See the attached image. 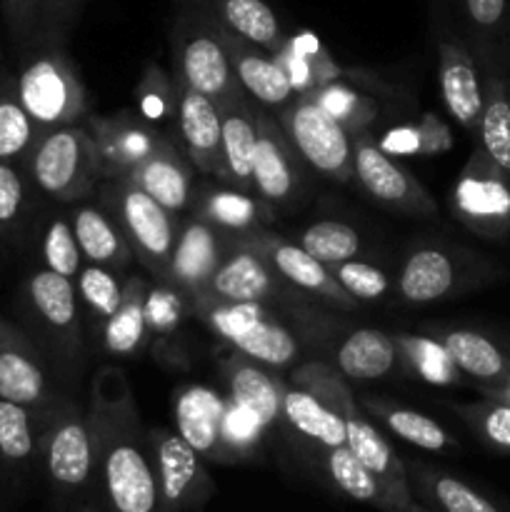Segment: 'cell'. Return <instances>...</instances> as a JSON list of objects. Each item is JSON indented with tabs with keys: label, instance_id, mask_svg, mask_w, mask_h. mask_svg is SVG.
Instances as JSON below:
<instances>
[{
	"label": "cell",
	"instance_id": "1f68e13d",
	"mask_svg": "<svg viewBox=\"0 0 510 512\" xmlns=\"http://www.w3.org/2000/svg\"><path fill=\"white\" fill-rule=\"evenodd\" d=\"M273 58L283 65L285 75L290 78L298 95L348 78L345 70L335 63L333 55L320 45V40L313 33L288 35L283 48Z\"/></svg>",
	"mask_w": 510,
	"mask_h": 512
},
{
	"label": "cell",
	"instance_id": "2e32d148",
	"mask_svg": "<svg viewBox=\"0 0 510 512\" xmlns=\"http://www.w3.org/2000/svg\"><path fill=\"white\" fill-rule=\"evenodd\" d=\"M230 235H238L245 243L253 245V248L273 265V270L280 278L288 280L293 288H298L300 293H305L308 298L323 300L330 308L338 310L358 308V300L335 280V275L330 273L328 265L315 260L300 243H290V240L280 238V235L270 233V230L265 228Z\"/></svg>",
	"mask_w": 510,
	"mask_h": 512
},
{
	"label": "cell",
	"instance_id": "b9f144b4",
	"mask_svg": "<svg viewBox=\"0 0 510 512\" xmlns=\"http://www.w3.org/2000/svg\"><path fill=\"white\" fill-rule=\"evenodd\" d=\"M40 135H43L40 128L20 103L15 78L0 80V160L3 163L23 160L25 163Z\"/></svg>",
	"mask_w": 510,
	"mask_h": 512
},
{
	"label": "cell",
	"instance_id": "9a60e30c",
	"mask_svg": "<svg viewBox=\"0 0 510 512\" xmlns=\"http://www.w3.org/2000/svg\"><path fill=\"white\" fill-rule=\"evenodd\" d=\"M60 393L53 383V365L33 335L0 318V400L40 413Z\"/></svg>",
	"mask_w": 510,
	"mask_h": 512
},
{
	"label": "cell",
	"instance_id": "d6986e66",
	"mask_svg": "<svg viewBox=\"0 0 510 512\" xmlns=\"http://www.w3.org/2000/svg\"><path fill=\"white\" fill-rule=\"evenodd\" d=\"M215 33H218L220 43L228 53L240 88L253 103H258L265 110H280L298 95L290 78L285 75L283 65L268 50L250 43L243 35L233 33L220 20H215Z\"/></svg>",
	"mask_w": 510,
	"mask_h": 512
},
{
	"label": "cell",
	"instance_id": "e0dca14e",
	"mask_svg": "<svg viewBox=\"0 0 510 512\" xmlns=\"http://www.w3.org/2000/svg\"><path fill=\"white\" fill-rule=\"evenodd\" d=\"M85 123L93 133L105 178H128L168 140L133 110H118L108 115L90 113Z\"/></svg>",
	"mask_w": 510,
	"mask_h": 512
},
{
	"label": "cell",
	"instance_id": "ee69618b",
	"mask_svg": "<svg viewBox=\"0 0 510 512\" xmlns=\"http://www.w3.org/2000/svg\"><path fill=\"white\" fill-rule=\"evenodd\" d=\"M300 245L323 265H338L358 258L360 233L343 220H318L300 235Z\"/></svg>",
	"mask_w": 510,
	"mask_h": 512
},
{
	"label": "cell",
	"instance_id": "277c9868",
	"mask_svg": "<svg viewBox=\"0 0 510 512\" xmlns=\"http://www.w3.org/2000/svg\"><path fill=\"white\" fill-rule=\"evenodd\" d=\"M168 53L175 83L208 95L218 108L248 98L235 78L228 53L215 33V18L210 15L170 3Z\"/></svg>",
	"mask_w": 510,
	"mask_h": 512
},
{
	"label": "cell",
	"instance_id": "ab89813d",
	"mask_svg": "<svg viewBox=\"0 0 510 512\" xmlns=\"http://www.w3.org/2000/svg\"><path fill=\"white\" fill-rule=\"evenodd\" d=\"M483 153L498 165L503 173H510V98L500 80H483V115L478 125Z\"/></svg>",
	"mask_w": 510,
	"mask_h": 512
},
{
	"label": "cell",
	"instance_id": "cb8c5ba5",
	"mask_svg": "<svg viewBox=\"0 0 510 512\" xmlns=\"http://www.w3.org/2000/svg\"><path fill=\"white\" fill-rule=\"evenodd\" d=\"M220 373L228 388V398L248 410L265 430L283 420V393L288 383L275 378L268 365L233 353L220 360Z\"/></svg>",
	"mask_w": 510,
	"mask_h": 512
},
{
	"label": "cell",
	"instance_id": "603a6c76",
	"mask_svg": "<svg viewBox=\"0 0 510 512\" xmlns=\"http://www.w3.org/2000/svg\"><path fill=\"white\" fill-rule=\"evenodd\" d=\"M490 165L485 153L473 155L450 190L453 215L470 228H493L510 218V190Z\"/></svg>",
	"mask_w": 510,
	"mask_h": 512
},
{
	"label": "cell",
	"instance_id": "9f6ffc18",
	"mask_svg": "<svg viewBox=\"0 0 510 512\" xmlns=\"http://www.w3.org/2000/svg\"><path fill=\"white\" fill-rule=\"evenodd\" d=\"M415 130H418V155H440L453 148V135L440 115L423 113L415 123Z\"/></svg>",
	"mask_w": 510,
	"mask_h": 512
},
{
	"label": "cell",
	"instance_id": "f1b7e54d",
	"mask_svg": "<svg viewBox=\"0 0 510 512\" xmlns=\"http://www.w3.org/2000/svg\"><path fill=\"white\" fill-rule=\"evenodd\" d=\"M70 223H73L75 238H78L85 263L103 265V268L118 270L120 273V270H125L135 260L123 230L118 228L113 215L100 203L75 208Z\"/></svg>",
	"mask_w": 510,
	"mask_h": 512
},
{
	"label": "cell",
	"instance_id": "91938a15",
	"mask_svg": "<svg viewBox=\"0 0 510 512\" xmlns=\"http://www.w3.org/2000/svg\"><path fill=\"white\" fill-rule=\"evenodd\" d=\"M83 512H95V510H83Z\"/></svg>",
	"mask_w": 510,
	"mask_h": 512
},
{
	"label": "cell",
	"instance_id": "7402d4cb",
	"mask_svg": "<svg viewBox=\"0 0 510 512\" xmlns=\"http://www.w3.org/2000/svg\"><path fill=\"white\" fill-rule=\"evenodd\" d=\"M225 250H228V238L223 230L213 228L200 218L188 220L185 225H180L163 280L188 295V300L200 298L218 265L223 263Z\"/></svg>",
	"mask_w": 510,
	"mask_h": 512
},
{
	"label": "cell",
	"instance_id": "8fae6325",
	"mask_svg": "<svg viewBox=\"0 0 510 512\" xmlns=\"http://www.w3.org/2000/svg\"><path fill=\"white\" fill-rule=\"evenodd\" d=\"M38 425L50 480L65 490L83 488L95 468L88 410L80 408L68 393H60L48 408L40 410Z\"/></svg>",
	"mask_w": 510,
	"mask_h": 512
},
{
	"label": "cell",
	"instance_id": "83f0119b",
	"mask_svg": "<svg viewBox=\"0 0 510 512\" xmlns=\"http://www.w3.org/2000/svg\"><path fill=\"white\" fill-rule=\"evenodd\" d=\"M223 123V173L220 183L253 193V158L258 145V108L250 98L220 108Z\"/></svg>",
	"mask_w": 510,
	"mask_h": 512
},
{
	"label": "cell",
	"instance_id": "680465c9",
	"mask_svg": "<svg viewBox=\"0 0 510 512\" xmlns=\"http://www.w3.org/2000/svg\"><path fill=\"white\" fill-rule=\"evenodd\" d=\"M398 512H418V510H415V508H413V505H410V503H408V505H405V508H400Z\"/></svg>",
	"mask_w": 510,
	"mask_h": 512
},
{
	"label": "cell",
	"instance_id": "bcb514c9",
	"mask_svg": "<svg viewBox=\"0 0 510 512\" xmlns=\"http://www.w3.org/2000/svg\"><path fill=\"white\" fill-rule=\"evenodd\" d=\"M38 413L25 405L0 400V455L8 463H25L35 450Z\"/></svg>",
	"mask_w": 510,
	"mask_h": 512
},
{
	"label": "cell",
	"instance_id": "836d02e7",
	"mask_svg": "<svg viewBox=\"0 0 510 512\" xmlns=\"http://www.w3.org/2000/svg\"><path fill=\"white\" fill-rule=\"evenodd\" d=\"M443 8L470 53L483 58L510 23V0H443Z\"/></svg>",
	"mask_w": 510,
	"mask_h": 512
},
{
	"label": "cell",
	"instance_id": "f6af8a7d",
	"mask_svg": "<svg viewBox=\"0 0 510 512\" xmlns=\"http://www.w3.org/2000/svg\"><path fill=\"white\" fill-rule=\"evenodd\" d=\"M40 255H43L45 268L75 280L85 260L80 253L78 238H75L73 223L68 218L58 215V218L48 220V225L43 228V238H40Z\"/></svg>",
	"mask_w": 510,
	"mask_h": 512
},
{
	"label": "cell",
	"instance_id": "6da1fadb",
	"mask_svg": "<svg viewBox=\"0 0 510 512\" xmlns=\"http://www.w3.org/2000/svg\"><path fill=\"white\" fill-rule=\"evenodd\" d=\"M85 410L93 435V470H98L110 510L163 512L150 435L123 370L113 365L95 370Z\"/></svg>",
	"mask_w": 510,
	"mask_h": 512
},
{
	"label": "cell",
	"instance_id": "816d5d0a",
	"mask_svg": "<svg viewBox=\"0 0 510 512\" xmlns=\"http://www.w3.org/2000/svg\"><path fill=\"white\" fill-rule=\"evenodd\" d=\"M40 10H43V0H0V13L18 50L38 35Z\"/></svg>",
	"mask_w": 510,
	"mask_h": 512
},
{
	"label": "cell",
	"instance_id": "ba28073f",
	"mask_svg": "<svg viewBox=\"0 0 510 512\" xmlns=\"http://www.w3.org/2000/svg\"><path fill=\"white\" fill-rule=\"evenodd\" d=\"M95 195L123 230L133 258L150 275L163 280L180 233L178 215L155 203L148 193L125 178H105Z\"/></svg>",
	"mask_w": 510,
	"mask_h": 512
},
{
	"label": "cell",
	"instance_id": "f907efd6",
	"mask_svg": "<svg viewBox=\"0 0 510 512\" xmlns=\"http://www.w3.org/2000/svg\"><path fill=\"white\" fill-rule=\"evenodd\" d=\"M423 480L428 483L430 495L438 500V505L445 512H498V508H495L490 500H485L483 495L475 493L473 488L460 483L458 478L430 473L428 478Z\"/></svg>",
	"mask_w": 510,
	"mask_h": 512
},
{
	"label": "cell",
	"instance_id": "db71d44e",
	"mask_svg": "<svg viewBox=\"0 0 510 512\" xmlns=\"http://www.w3.org/2000/svg\"><path fill=\"white\" fill-rule=\"evenodd\" d=\"M85 0H43L40 10V30L43 35H55V38H70L75 25L80 23Z\"/></svg>",
	"mask_w": 510,
	"mask_h": 512
},
{
	"label": "cell",
	"instance_id": "7a4b0ae2",
	"mask_svg": "<svg viewBox=\"0 0 510 512\" xmlns=\"http://www.w3.org/2000/svg\"><path fill=\"white\" fill-rule=\"evenodd\" d=\"M18 53L15 90L40 133L83 123L90 115V95L70 55L68 40L38 33Z\"/></svg>",
	"mask_w": 510,
	"mask_h": 512
},
{
	"label": "cell",
	"instance_id": "8d00e7d4",
	"mask_svg": "<svg viewBox=\"0 0 510 512\" xmlns=\"http://www.w3.org/2000/svg\"><path fill=\"white\" fill-rule=\"evenodd\" d=\"M75 290H78L80 310L88 318L90 330L95 335L103 333L105 323L115 315L120 300H123L125 280L118 270L103 268V265L83 263L80 273L75 275Z\"/></svg>",
	"mask_w": 510,
	"mask_h": 512
},
{
	"label": "cell",
	"instance_id": "d590c367",
	"mask_svg": "<svg viewBox=\"0 0 510 512\" xmlns=\"http://www.w3.org/2000/svg\"><path fill=\"white\" fill-rule=\"evenodd\" d=\"M393 338L398 345L400 370L405 375L440 388L460 383V368L453 363L440 338L418 333H393Z\"/></svg>",
	"mask_w": 510,
	"mask_h": 512
},
{
	"label": "cell",
	"instance_id": "3957f363",
	"mask_svg": "<svg viewBox=\"0 0 510 512\" xmlns=\"http://www.w3.org/2000/svg\"><path fill=\"white\" fill-rule=\"evenodd\" d=\"M290 383L313 393L315 398L323 400L325 405H330L343 418L348 448L393 495L395 512L405 508L410 503L405 465L400 463V458L390 448L388 440L383 438V433L365 418L363 405L358 403L355 393L350 390L348 378H343L333 365L315 360V363L295 365V370L290 373Z\"/></svg>",
	"mask_w": 510,
	"mask_h": 512
},
{
	"label": "cell",
	"instance_id": "d6a6232c",
	"mask_svg": "<svg viewBox=\"0 0 510 512\" xmlns=\"http://www.w3.org/2000/svg\"><path fill=\"white\" fill-rule=\"evenodd\" d=\"M150 283L143 275H130L125 278L123 300L113 318L105 323L103 333L98 335L100 345L113 358H133L143 350L145 340L150 338L145 328V295Z\"/></svg>",
	"mask_w": 510,
	"mask_h": 512
},
{
	"label": "cell",
	"instance_id": "f546056e",
	"mask_svg": "<svg viewBox=\"0 0 510 512\" xmlns=\"http://www.w3.org/2000/svg\"><path fill=\"white\" fill-rule=\"evenodd\" d=\"M335 370L348 380H380L400 370L395 338L378 328H358L335 350Z\"/></svg>",
	"mask_w": 510,
	"mask_h": 512
},
{
	"label": "cell",
	"instance_id": "11a10c76",
	"mask_svg": "<svg viewBox=\"0 0 510 512\" xmlns=\"http://www.w3.org/2000/svg\"><path fill=\"white\" fill-rule=\"evenodd\" d=\"M25 188L13 163L0 160V228L13 230L23 215Z\"/></svg>",
	"mask_w": 510,
	"mask_h": 512
},
{
	"label": "cell",
	"instance_id": "74e56055",
	"mask_svg": "<svg viewBox=\"0 0 510 512\" xmlns=\"http://www.w3.org/2000/svg\"><path fill=\"white\" fill-rule=\"evenodd\" d=\"M440 343L445 345L460 373L470 375V378L493 383L505 375L508 360L500 353L498 345L485 335L473 333V330H445L440 335Z\"/></svg>",
	"mask_w": 510,
	"mask_h": 512
},
{
	"label": "cell",
	"instance_id": "c3c4849f",
	"mask_svg": "<svg viewBox=\"0 0 510 512\" xmlns=\"http://www.w3.org/2000/svg\"><path fill=\"white\" fill-rule=\"evenodd\" d=\"M330 273L335 275L340 285L353 295L355 300H380L390 288V280L385 270L375 268V265L363 263V260L353 258L345 263L330 265Z\"/></svg>",
	"mask_w": 510,
	"mask_h": 512
},
{
	"label": "cell",
	"instance_id": "ffe728a7",
	"mask_svg": "<svg viewBox=\"0 0 510 512\" xmlns=\"http://www.w3.org/2000/svg\"><path fill=\"white\" fill-rule=\"evenodd\" d=\"M225 410H228V395L208 385L188 383L173 390L175 433L203 460L230 463L223 445Z\"/></svg>",
	"mask_w": 510,
	"mask_h": 512
},
{
	"label": "cell",
	"instance_id": "ac0fdd59",
	"mask_svg": "<svg viewBox=\"0 0 510 512\" xmlns=\"http://www.w3.org/2000/svg\"><path fill=\"white\" fill-rule=\"evenodd\" d=\"M303 160L278 118L270 110L258 108V145L253 158V193L278 208L298 198L303 188Z\"/></svg>",
	"mask_w": 510,
	"mask_h": 512
},
{
	"label": "cell",
	"instance_id": "5b68a950",
	"mask_svg": "<svg viewBox=\"0 0 510 512\" xmlns=\"http://www.w3.org/2000/svg\"><path fill=\"white\" fill-rule=\"evenodd\" d=\"M23 313L35 343L63 380H75L85 358L83 310L70 278L40 268L23 285Z\"/></svg>",
	"mask_w": 510,
	"mask_h": 512
},
{
	"label": "cell",
	"instance_id": "484cf974",
	"mask_svg": "<svg viewBox=\"0 0 510 512\" xmlns=\"http://www.w3.org/2000/svg\"><path fill=\"white\" fill-rule=\"evenodd\" d=\"M190 208H193V218L205 220L223 233H250V230L268 228L275 223L273 205L250 190L233 188V185H223V188L203 185L193 193Z\"/></svg>",
	"mask_w": 510,
	"mask_h": 512
},
{
	"label": "cell",
	"instance_id": "30bf717a",
	"mask_svg": "<svg viewBox=\"0 0 510 512\" xmlns=\"http://www.w3.org/2000/svg\"><path fill=\"white\" fill-rule=\"evenodd\" d=\"M228 250L223 263L210 278L208 288L200 298L228 300V303H263L270 308H300L313 303L305 293L280 278L273 265L238 235L225 233Z\"/></svg>",
	"mask_w": 510,
	"mask_h": 512
},
{
	"label": "cell",
	"instance_id": "9c48e42d",
	"mask_svg": "<svg viewBox=\"0 0 510 512\" xmlns=\"http://www.w3.org/2000/svg\"><path fill=\"white\" fill-rule=\"evenodd\" d=\"M275 118L310 170L335 183L353 180V135L310 95H295Z\"/></svg>",
	"mask_w": 510,
	"mask_h": 512
},
{
	"label": "cell",
	"instance_id": "d4e9b609",
	"mask_svg": "<svg viewBox=\"0 0 510 512\" xmlns=\"http://www.w3.org/2000/svg\"><path fill=\"white\" fill-rule=\"evenodd\" d=\"M125 180L138 185L155 203H160L175 215L188 210L190 203H193L195 168L173 140H165Z\"/></svg>",
	"mask_w": 510,
	"mask_h": 512
},
{
	"label": "cell",
	"instance_id": "5bb4252c",
	"mask_svg": "<svg viewBox=\"0 0 510 512\" xmlns=\"http://www.w3.org/2000/svg\"><path fill=\"white\" fill-rule=\"evenodd\" d=\"M155 475H158L160 510L163 512H203L213 498V478L205 470L203 458L175 433V428H150Z\"/></svg>",
	"mask_w": 510,
	"mask_h": 512
},
{
	"label": "cell",
	"instance_id": "52a82bcc",
	"mask_svg": "<svg viewBox=\"0 0 510 512\" xmlns=\"http://www.w3.org/2000/svg\"><path fill=\"white\" fill-rule=\"evenodd\" d=\"M25 165L40 193L63 205L80 203L105 180L103 163L85 120L40 135Z\"/></svg>",
	"mask_w": 510,
	"mask_h": 512
},
{
	"label": "cell",
	"instance_id": "60d3db41",
	"mask_svg": "<svg viewBox=\"0 0 510 512\" xmlns=\"http://www.w3.org/2000/svg\"><path fill=\"white\" fill-rule=\"evenodd\" d=\"M135 98H138V110L135 113L175 143L178 88H175L170 70L160 68L158 63H150L145 68L143 78H140L138 88H135Z\"/></svg>",
	"mask_w": 510,
	"mask_h": 512
},
{
	"label": "cell",
	"instance_id": "6f0895ef",
	"mask_svg": "<svg viewBox=\"0 0 510 512\" xmlns=\"http://www.w3.org/2000/svg\"><path fill=\"white\" fill-rule=\"evenodd\" d=\"M378 145L388 155H418V130H415V123L390 130Z\"/></svg>",
	"mask_w": 510,
	"mask_h": 512
},
{
	"label": "cell",
	"instance_id": "7dc6e473",
	"mask_svg": "<svg viewBox=\"0 0 510 512\" xmlns=\"http://www.w3.org/2000/svg\"><path fill=\"white\" fill-rule=\"evenodd\" d=\"M188 295L180 293L175 285L158 280L150 285L145 295V328L148 335H170L180 328L188 313Z\"/></svg>",
	"mask_w": 510,
	"mask_h": 512
},
{
	"label": "cell",
	"instance_id": "4316f807",
	"mask_svg": "<svg viewBox=\"0 0 510 512\" xmlns=\"http://www.w3.org/2000/svg\"><path fill=\"white\" fill-rule=\"evenodd\" d=\"M458 280L460 268L453 253L438 245H418L400 265L398 295L408 305H428L448 298Z\"/></svg>",
	"mask_w": 510,
	"mask_h": 512
},
{
	"label": "cell",
	"instance_id": "681fc988",
	"mask_svg": "<svg viewBox=\"0 0 510 512\" xmlns=\"http://www.w3.org/2000/svg\"><path fill=\"white\" fill-rule=\"evenodd\" d=\"M263 433H265L263 425H260L248 410L240 408V405H235L233 400L228 398V410H225V420H223V445L230 463L243 458V455L253 453V450L258 448Z\"/></svg>",
	"mask_w": 510,
	"mask_h": 512
},
{
	"label": "cell",
	"instance_id": "8992f818",
	"mask_svg": "<svg viewBox=\"0 0 510 512\" xmlns=\"http://www.w3.org/2000/svg\"><path fill=\"white\" fill-rule=\"evenodd\" d=\"M190 308L220 340L233 345L235 353L270 370L293 368L303 358L300 338L270 305L195 298Z\"/></svg>",
	"mask_w": 510,
	"mask_h": 512
},
{
	"label": "cell",
	"instance_id": "4dcf8cb0",
	"mask_svg": "<svg viewBox=\"0 0 510 512\" xmlns=\"http://www.w3.org/2000/svg\"><path fill=\"white\" fill-rule=\"evenodd\" d=\"M280 423L288 425L295 435H300L308 443L318 445L320 450L348 445L343 418L323 400L293 383L285 385L283 420Z\"/></svg>",
	"mask_w": 510,
	"mask_h": 512
},
{
	"label": "cell",
	"instance_id": "7bdbcfd3",
	"mask_svg": "<svg viewBox=\"0 0 510 512\" xmlns=\"http://www.w3.org/2000/svg\"><path fill=\"white\" fill-rule=\"evenodd\" d=\"M305 95H310L330 118L338 120L353 138L360 133H368L370 125L378 120V103L370 95L360 93V90L350 88V85L340 83V80L310 90Z\"/></svg>",
	"mask_w": 510,
	"mask_h": 512
},
{
	"label": "cell",
	"instance_id": "e575fe53",
	"mask_svg": "<svg viewBox=\"0 0 510 512\" xmlns=\"http://www.w3.org/2000/svg\"><path fill=\"white\" fill-rule=\"evenodd\" d=\"M358 403L363 405L365 413L378 418L395 438L405 440L415 448L430 450V453H443V450L453 448V438L445 433L443 425L435 423L420 410L405 408V405L388 398H373V395H360Z\"/></svg>",
	"mask_w": 510,
	"mask_h": 512
},
{
	"label": "cell",
	"instance_id": "f5cc1de1",
	"mask_svg": "<svg viewBox=\"0 0 510 512\" xmlns=\"http://www.w3.org/2000/svg\"><path fill=\"white\" fill-rule=\"evenodd\" d=\"M468 423L495 448L510 450V405H478V408H463Z\"/></svg>",
	"mask_w": 510,
	"mask_h": 512
},
{
	"label": "cell",
	"instance_id": "f35d334b",
	"mask_svg": "<svg viewBox=\"0 0 510 512\" xmlns=\"http://www.w3.org/2000/svg\"><path fill=\"white\" fill-rule=\"evenodd\" d=\"M325 453V470H328L330 480L338 485V490H343L348 498L358 500V503H375L378 508H385L395 512V500L393 495L385 490V485L360 463L353 455V450L348 445H340V448L323 450Z\"/></svg>",
	"mask_w": 510,
	"mask_h": 512
},
{
	"label": "cell",
	"instance_id": "44dd1931",
	"mask_svg": "<svg viewBox=\"0 0 510 512\" xmlns=\"http://www.w3.org/2000/svg\"><path fill=\"white\" fill-rule=\"evenodd\" d=\"M178 88V115H175V145L185 153L198 173L218 178L223 173V123L220 108L198 90L175 83Z\"/></svg>",
	"mask_w": 510,
	"mask_h": 512
},
{
	"label": "cell",
	"instance_id": "7c38bea8",
	"mask_svg": "<svg viewBox=\"0 0 510 512\" xmlns=\"http://www.w3.org/2000/svg\"><path fill=\"white\" fill-rule=\"evenodd\" d=\"M430 15H433L438 83L445 108L465 130H478L483 115V75L478 70V60L455 33L443 0H430Z\"/></svg>",
	"mask_w": 510,
	"mask_h": 512
},
{
	"label": "cell",
	"instance_id": "4fadbf2b",
	"mask_svg": "<svg viewBox=\"0 0 510 512\" xmlns=\"http://www.w3.org/2000/svg\"><path fill=\"white\" fill-rule=\"evenodd\" d=\"M353 180H358L360 188L375 203L395 213L410 215V218H430L438 210L425 185L393 155L385 153L370 133H360L353 138Z\"/></svg>",
	"mask_w": 510,
	"mask_h": 512
}]
</instances>
